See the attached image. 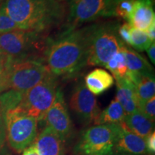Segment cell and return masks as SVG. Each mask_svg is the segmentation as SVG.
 Returning <instances> with one entry per match:
<instances>
[{"label": "cell", "instance_id": "1", "mask_svg": "<svg viewBox=\"0 0 155 155\" xmlns=\"http://www.w3.org/2000/svg\"><path fill=\"white\" fill-rule=\"evenodd\" d=\"M96 25L66 29L45 43L44 61L53 75L71 78L87 65L93 32Z\"/></svg>", "mask_w": 155, "mask_h": 155}, {"label": "cell", "instance_id": "2", "mask_svg": "<svg viewBox=\"0 0 155 155\" xmlns=\"http://www.w3.org/2000/svg\"><path fill=\"white\" fill-rule=\"evenodd\" d=\"M0 12L12 19L19 30L42 33L63 20L65 7L57 0H5Z\"/></svg>", "mask_w": 155, "mask_h": 155}, {"label": "cell", "instance_id": "3", "mask_svg": "<svg viewBox=\"0 0 155 155\" xmlns=\"http://www.w3.org/2000/svg\"><path fill=\"white\" fill-rule=\"evenodd\" d=\"M121 124L94 125L84 130L73 148L75 155H112Z\"/></svg>", "mask_w": 155, "mask_h": 155}, {"label": "cell", "instance_id": "4", "mask_svg": "<svg viewBox=\"0 0 155 155\" xmlns=\"http://www.w3.org/2000/svg\"><path fill=\"white\" fill-rule=\"evenodd\" d=\"M3 115L6 139L13 150L22 152L38 135V120L25 114L19 106L5 111Z\"/></svg>", "mask_w": 155, "mask_h": 155}, {"label": "cell", "instance_id": "5", "mask_svg": "<svg viewBox=\"0 0 155 155\" xmlns=\"http://www.w3.org/2000/svg\"><path fill=\"white\" fill-rule=\"evenodd\" d=\"M9 89L26 92L50 73L44 59L28 57L6 64Z\"/></svg>", "mask_w": 155, "mask_h": 155}, {"label": "cell", "instance_id": "6", "mask_svg": "<svg viewBox=\"0 0 155 155\" xmlns=\"http://www.w3.org/2000/svg\"><path fill=\"white\" fill-rule=\"evenodd\" d=\"M119 24L116 22L96 25L91 41L87 65L105 66L124 45L118 35Z\"/></svg>", "mask_w": 155, "mask_h": 155}, {"label": "cell", "instance_id": "7", "mask_svg": "<svg viewBox=\"0 0 155 155\" xmlns=\"http://www.w3.org/2000/svg\"><path fill=\"white\" fill-rule=\"evenodd\" d=\"M58 89L56 77L50 73L43 80L24 93L18 106L25 114L42 121L55 101Z\"/></svg>", "mask_w": 155, "mask_h": 155}, {"label": "cell", "instance_id": "8", "mask_svg": "<svg viewBox=\"0 0 155 155\" xmlns=\"http://www.w3.org/2000/svg\"><path fill=\"white\" fill-rule=\"evenodd\" d=\"M40 34L23 30L0 34V49L8 61L30 57L32 50L41 44Z\"/></svg>", "mask_w": 155, "mask_h": 155}, {"label": "cell", "instance_id": "9", "mask_svg": "<svg viewBox=\"0 0 155 155\" xmlns=\"http://www.w3.org/2000/svg\"><path fill=\"white\" fill-rule=\"evenodd\" d=\"M114 2V0H75L70 7L67 29L73 30L78 25L101 17H112Z\"/></svg>", "mask_w": 155, "mask_h": 155}, {"label": "cell", "instance_id": "10", "mask_svg": "<svg viewBox=\"0 0 155 155\" xmlns=\"http://www.w3.org/2000/svg\"><path fill=\"white\" fill-rule=\"evenodd\" d=\"M46 127L53 129L66 142L73 132V126L65 104L64 94L60 88L58 89L53 104L46 112L42 121Z\"/></svg>", "mask_w": 155, "mask_h": 155}, {"label": "cell", "instance_id": "11", "mask_svg": "<svg viewBox=\"0 0 155 155\" xmlns=\"http://www.w3.org/2000/svg\"><path fill=\"white\" fill-rule=\"evenodd\" d=\"M70 107L78 119L85 124L94 122L101 111L96 97L82 83L75 87L70 99Z\"/></svg>", "mask_w": 155, "mask_h": 155}, {"label": "cell", "instance_id": "12", "mask_svg": "<svg viewBox=\"0 0 155 155\" xmlns=\"http://www.w3.org/2000/svg\"><path fill=\"white\" fill-rule=\"evenodd\" d=\"M65 141L53 129L45 127L32 144L40 155H65Z\"/></svg>", "mask_w": 155, "mask_h": 155}, {"label": "cell", "instance_id": "13", "mask_svg": "<svg viewBox=\"0 0 155 155\" xmlns=\"http://www.w3.org/2000/svg\"><path fill=\"white\" fill-rule=\"evenodd\" d=\"M154 22V0H135L129 21L131 27L146 32Z\"/></svg>", "mask_w": 155, "mask_h": 155}, {"label": "cell", "instance_id": "14", "mask_svg": "<svg viewBox=\"0 0 155 155\" xmlns=\"http://www.w3.org/2000/svg\"><path fill=\"white\" fill-rule=\"evenodd\" d=\"M121 126L122 130L114 147V152L148 155L145 139L128 130L123 123H121Z\"/></svg>", "mask_w": 155, "mask_h": 155}, {"label": "cell", "instance_id": "15", "mask_svg": "<svg viewBox=\"0 0 155 155\" xmlns=\"http://www.w3.org/2000/svg\"><path fill=\"white\" fill-rule=\"evenodd\" d=\"M116 99L119 102L126 115L139 110V103L134 84L127 78L116 79Z\"/></svg>", "mask_w": 155, "mask_h": 155}, {"label": "cell", "instance_id": "16", "mask_svg": "<svg viewBox=\"0 0 155 155\" xmlns=\"http://www.w3.org/2000/svg\"><path fill=\"white\" fill-rule=\"evenodd\" d=\"M114 83L112 75L102 68L94 69L85 77V86L94 96L102 94L111 88Z\"/></svg>", "mask_w": 155, "mask_h": 155}, {"label": "cell", "instance_id": "17", "mask_svg": "<svg viewBox=\"0 0 155 155\" xmlns=\"http://www.w3.org/2000/svg\"><path fill=\"white\" fill-rule=\"evenodd\" d=\"M121 49L124 53L126 63L129 72L139 75L154 76V69L144 56L126 45H124Z\"/></svg>", "mask_w": 155, "mask_h": 155}, {"label": "cell", "instance_id": "18", "mask_svg": "<svg viewBox=\"0 0 155 155\" xmlns=\"http://www.w3.org/2000/svg\"><path fill=\"white\" fill-rule=\"evenodd\" d=\"M154 122L138 110L131 114H127L123 124L128 130L145 139L154 131Z\"/></svg>", "mask_w": 155, "mask_h": 155}, {"label": "cell", "instance_id": "19", "mask_svg": "<svg viewBox=\"0 0 155 155\" xmlns=\"http://www.w3.org/2000/svg\"><path fill=\"white\" fill-rule=\"evenodd\" d=\"M126 116V113L121 104L117 100L111 101L108 107L104 111H101L94 121L95 125L101 124H111L123 123Z\"/></svg>", "mask_w": 155, "mask_h": 155}, {"label": "cell", "instance_id": "20", "mask_svg": "<svg viewBox=\"0 0 155 155\" xmlns=\"http://www.w3.org/2000/svg\"><path fill=\"white\" fill-rule=\"evenodd\" d=\"M135 89L139 107V106L154 96V76H150V75L141 76L138 82L135 84Z\"/></svg>", "mask_w": 155, "mask_h": 155}, {"label": "cell", "instance_id": "21", "mask_svg": "<svg viewBox=\"0 0 155 155\" xmlns=\"http://www.w3.org/2000/svg\"><path fill=\"white\" fill-rule=\"evenodd\" d=\"M104 67L112 73L113 75L112 76L115 80L117 78H125L128 69L126 63L124 53L122 49L114 54L113 57L108 61Z\"/></svg>", "mask_w": 155, "mask_h": 155}, {"label": "cell", "instance_id": "22", "mask_svg": "<svg viewBox=\"0 0 155 155\" xmlns=\"http://www.w3.org/2000/svg\"><path fill=\"white\" fill-rule=\"evenodd\" d=\"M24 93L9 89L0 94V108L2 113L17 107L22 101Z\"/></svg>", "mask_w": 155, "mask_h": 155}, {"label": "cell", "instance_id": "23", "mask_svg": "<svg viewBox=\"0 0 155 155\" xmlns=\"http://www.w3.org/2000/svg\"><path fill=\"white\" fill-rule=\"evenodd\" d=\"M152 42L145 31L138 30L134 28H131L130 45L137 51H147Z\"/></svg>", "mask_w": 155, "mask_h": 155}, {"label": "cell", "instance_id": "24", "mask_svg": "<svg viewBox=\"0 0 155 155\" xmlns=\"http://www.w3.org/2000/svg\"><path fill=\"white\" fill-rule=\"evenodd\" d=\"M134 2L135 0H114L112 17L125 19L127 22H129Z\"/></svg>", "mask_w": 155, "mask_h": 155}, {"label": "cell", "instance_id": "25", "mask_svg": "<svg viewBox=\"0 0 155 155\" xmlns=\"http://www.w3.org/2000/svg\"><path fill=\"white\" fill-rule=\"evenodd\" d=\"M139 111H141L146 117L151 121H154L155 119V96L144 102L139 106Z\"/></svg>", "mask_w": 155, "mask_h": 155}, {"label": "cell", "instance_id": "26", "mask_svg": "<svg viewBox=\"0 0 155 155\" xmlns=\"http://www.w3.org/2000/svg\"><path fill=\"white\" fill-rule=\"evenodd\" d=\"M15 30H19L16 23L8 16L0 12V34Z\"/></svg>", "mask_w": 155, "mask_h": 155}, {"label": "cell", "instance_id": "27", "mask_svg": "<svg viewBox=\"0 0 155 155\" xmlns=\"http://www.w3.org/2000/svg\"><path fill=\"white\" fill-rule=\"evenodd\" d=\"M132 28L131 25L129 22H125L123 25H120L118 28V35H119L121 41L126 45H130V36L131 30Z\"/></svg>", "mask_w": 155, "mask_h": 155}, {"label": "cell", "instance_id": "28", "mask_svg": "<svg viewBox=\"0 0 155 155\" xmlns=\"http://www.w3.org/2000/svg\"><path fill=\"white\" fill-rule=\"evenodd\" d=\"M9 90L6 64L0 63V94Z\"/></svg>", "mask_w": 155, "mask_h": 155}, {"label": "cell", "instance_id": "29", "mask_svg": "<svg viewBox=\"0 0 155 155\" xmlns=\"http://www.w3.org/2000/svg\"><path fill=\"white\" fill-rule=\"evenodd\" d=\"M6 141V130L5 120H4V115L0 108V153L2 152L5 147Z\"/></svg>", "mask_w": 155, "mask_h": 155}, {"label": "cell", "instance_id": "30", "mask_svg": "<svg viewBox=\"0 0 155 155\" xmlns=\"http://www.w3.org/2000/svg\"><path fill=\"white\" fill-rule=\"evenodd\" d=\"M145 144L147 153L150 155H154L155 154V132L153 131L148 137L145 138Z\"/></svg>", "mask_w": 155, "mask_h": 155}, {"label": "cell", "instance_id": "31", "mask_svg": "<svg viewBox=\"0 0 155 155\" xmlns=\"http://www.w3.org/2000/svg\"><path fill=\"white\" fill-rule=\"evenodd\" d=\"M22 155H40V153L33 144H31L30 147L26 148L22 152Z\"/></svg>", "mask_w": 155, "mask_h": 155}, {"label": "cell", "instance_id": "32", "mask_svg": "<svg viewBox=\"0 0 155 155\" xmlns=\"http://www.w3.org/2000/svg\"><path fill=\"white\" fill-rule=\"evenodd\" d=\"M147 55H148L149 58H150V61L152 63L155 64V43L154 42H153L152 45L150 46V48L147 50Z\"/></svg>", "mask_w": 155, "mask_h": 155}, {"label": "cell", "instance_id": "33", "mask_svg": "<svg viewBox=\"0 0 155 155\" xmlns=\"http://www.w3.org/2000/svg\"><path fill=\"white\" fill-rule=\"evenodd\" d=\"M147 35L149 36V38H150V40L152 42H154L155 40V22L150 27V28L146 31Z\"/></svg>", "mask_w": 155, "mask_h": 155}, {"label": "cell", "instance_id": "34", "mask_svg": "<svg viewBox=\"0 0 155 155\" xmlns=\"http://www.w3.org/2000/svg\"><path fill=\"white\" fill-rule=\"evenodd\" d=\"M7 62H8V60H7V58L5 57V55H4L2 50L0 49V63L7 64Z\"/></svg>", "mask_w": 155, "mask_h": 155}, {"label": "cell", "instance_id": "35", "mask_svg": "<svg viewBox=\"0 0 155 155\" xmlns=\"http://www.w3.org/2000/svg\"><path fill=\"white\" fill-rule=\"evenodd\" d=\"M112 155H136V154H127V153H123V152H114Z\"/></svg>", "mask_w": 155, "mask_h": 155}, {"label": "cell", "instance_id": "36", "mask_svg": "<svg viewBox=\"0 0 155 155\" xmlns=\"http://www.w3.org/2000/svg\"><path fill=\"white\" fill-rule=\"evenodd\" d=\"M57 1L59 2H70L71 3L73 2H75V0H57Z\"/></svg>", "mask_w": 155, "mask_h": 155}, {"label": "cell", "instance_id": "37", "mask_svg": "<svg viewBox=\"0 0 155 155\" xmlns=\"http://www.w3.org/2000/svg\"><path fill=\"white\" fill-rule=\"evenodd\" d=\"M4 1H5V0H0V5H1L2 2H3Z\"/></svg>", "mask_w": 155, "mask_h": 155}]
</instances>
